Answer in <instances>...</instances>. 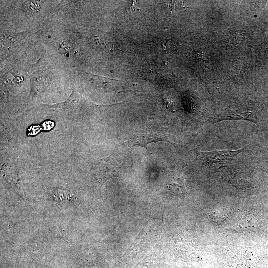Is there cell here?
Listing matches in <instances>:
<instances>
[{"label": "cell", "mask_w": 268, "mask_h": 268, "mask_svg": "<svg viewBox=\"0 0 268 268\" xmlns=\"http://www.w3.org/2000/svg\"><path fill=\"white\" fill-rule=\"evenodd\" d=\"M167 142L172 145L170 135L153 132H139L134 134L124 141L126 145L129 147L140 146L147 148V145L152 142Z\"/></svg>", "instance_id": "obj_1"}, {"label": "cell", "mask_w": 268, "mask_h": 268, "mask_svg": "<svg viewBox=\"0 0 268 268\" xmlns=\"http://www.w3.org/2000/svg\"><path fill=\"white\" fill-rule=\"evenodd\" d=\"M254 254L246 248H237L232 250L228 256V265L230 268H252L256 262Z\"/></svg>", "instance_id": "obj_2"}, {"label": "cell", "mask_w": 268, "mask_h": 268, "mask_svg": "<svg viewBox=\"0 0 268 268\" xmlns=\"http://www.w3.org/2000/svg\"><path fill=\"white\" fill-rule=\"evenodd\" d=\"M243 148L236 150H222L199 151V159L210 164H217L230 161L243 151Z\"/></svg>", "instance_id": "obj_3"}, {"label": "cell", "mask_w": 268, "mask_h": 268, "mask_svg": "<svg viewBox=\"0 0 268 268\" xmlns=\"http://www.w3.org/2000/svg\"><path fill=\"white\" fill-rule=\"evenodd\" d=\"M122 159L118 155L113 154L100 164V172L104 174V177L108 178L117 174L122 166Z\"/></svg>", "instance_id": "obj_4"}, {"label": "cell", "mask_w": 268, "mask_h": 268, "mask_svg": "<svg viewBox=\"0 0 268 268\" xmlns=\"http://www.w3.org/2000/svg\"><path fill=\"white\" fill-rule=\"evenodd\" d=\"M167 187L173 193L184 195L187 193L184 178L178 174L174 175L168 181Z\"/></svg>", "instance_id": "obj_5"}, {"label": "cell", "mask_w": 268, "mask_h": 268, "mask_svg": "<svg viewBox=\"0 0 268 268\" xmlns=\"http://www.w3.org/2000/svg\"><path fill=\"white\" fill-rule=\"evenodd\" d=\"M257 224L256 219L254 217L251 215L245 216L241 218L239 223L241 227H254Z\"/></svg>", "instance_id": "obj_6"}, {"label": "cell", "mask_w": 268, "mask_h": 268, "mask_svg": "<svg viewBox=\"0 0 268 268\" xmlns=\"http://www.w3.org/2000/svg\"><path fill=\"white\" fill-rule=\"evenodd\" d=\"M24 9L31 13H35L39 11L40 8L38 1H27L23 3Z\"/></svg>", "instance_id": "obj_7"}, {"label": "cell", "mask_w": 268, "mask_h": 268, "mask_svg": "<svg viewBox=\"0 0 268 268\" xmlns=\"http://www.w3.org/2000/svg\"><path fill=\"white\" fill-rule=\"evenodd\" d=\"M265 171L268 173V169L265 170Z\"/></svg>", "instance_id": "obj_8"}]
</instances>
